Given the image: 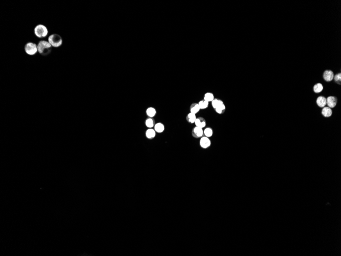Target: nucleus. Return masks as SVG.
<instances>
[{
	"instance_id": "1",
	"label": "nucleus",
	"mask_w": 341,
	"mask_h": 256,
	"mask_svg": "<svg viewBox=\"0 0 341 256\" xmlns=\"http://www.w3.org/2000/svg\"><path fill=\"white\" fill-rule=\"evenodd\" d=\"M38 51L43 56H47L52 51V46L49 42L45 41H41L37 45Z\"/></svg>"
},
{
	"instance_id": "2",
	"label": "nucleus",
	"mask_w": 341,
	"mask_h": 256,
	"mask_svg": "<svg viewBox=\"0 0 341 256\" xmlns=\"http://www.w3.org/2000/svg\"><path fill=\"white\" fill-rule=\"evenodd\" d=\"M49 43L51 45L55 48L60 47L62 43V40L61 37L57 34H54L50 35L49 38Z\"/></svg>"
},
{
	"instance_id": "3",
	"label": "nucleus",
	"mask_w": 341,
	"mask_h": 256,
	"mask_svg": "<svg viewBox=\"0 0 341 256\" xmlns=\"http://www.w3.org/2000/svg\"><path fill=\"white\" fill-rule=\"evenodd\" d=\"M34 33L38 38H44L47 36L48 30L44 25H38L34 29Z\"/></svg>"
},
{
	"instance_id": "4",
	"label": "nucleus",
	"mask_w": 341,
	"mask_h": 256,
	"mask_svg": "<svg viewBox=\"0 0 341 256\" xmlns=\"http://www.w3.org/2000/svg\"><path fill=\"white\" fill-rule=\"evenodd\" d=\"M25 50L26 53L29 55H33L38 51L37 46L35 43H27L25 45Z\"/></svg>"
},
{
	"instance_id": "5",
	"label": "nucleus",
	"mask_w": 341,
	"mask_h": 256,
	"mask_svg": "<svg viewBox=\"0 0 341 256\" xmlns=\"http://www.w3.org/2000/svg\"><path fill=\"white\" fill-rule=\"evenodd\" d=\"M200 145L203 148L206 149L209 148L211 145V142L209 138L206 137H202L200 141Z\"/></svg>"
},
{
	"instance_id": "6",
	"label": "nucleus",
	"mask_w": 341,
	"mask_h": 256,
	"mask_svg": "<svg viewBox=\"0 0 341 256\" xmlns=\"http://www.w3.org/2000/svg\"><path fill=\"white\" fill-rule=\"evenodd\" d=\"M192 135L194 138H199L202 137L203 136V128H200L196 126L193 128L192 130Z\"/></svg>"
},
{
	"instance_id": "7",
	"label": "nucleus",
	"mask_w": 341,
	"mask_h": 256,
	"mask_svg": "<svg viewBox=\"0 0 341 256\" xmlns=\"http://www.w3.org/2000/svg\"><path fill=\"white\" fill-rule=\"evenodd\" d=\"M326 102L330 108H333L337 104V99L333 96L328 97L326 99Z\"/></svg>"
},
{
	"instance_id": "8",
	"label": "nucleus",
	"mask_w": 341,
	"mask_h": 256,
	"mask_svg": "<svg viewBox=\"0 0 341 256\" xmlns=\"http://www.w3.org/2000/svg\"><path fill=\"white\" fill-rule=\"evenodd\" d=\"M195 124L196 125V126L199 127L201 128H204L206 126V122L204 118L202 117L198 118L196 119Z\"/></svg>"
},
{
	"instance_id": "9",
	"label": "nucleus",
	"mask_w": 341,
	"mask_h": 256,
	"mask_svg": "<svg viewBox=\"0 0 341 256\" xmlns=\"http://www.w3.org/2000/svg\"><path fill=\"white\" fill-rule=\"evenodd\" d=\"M323 77L325 81H331L334 78V74L332 71L330 70H327L324 72L323 74Z\"/></svg>"
},
{
	"instance_id": "10",
	"label": "nucleus",
	"mask_w": 341,
	"mask_h": 256,
	"mask_svg": "<svg viewBox=\"0 0 341 256\" xmlns=\"http://www.w3.org/2000/svg\"><path fill=\"white\" fill-rule=\"evenodd\" d=\"M317 103L320 107H323L327 104L326 99L322 96H320L317 99Z\"/></svg>"
},
{
	"instance_id": "11",
	"label": "nucleus",
	"mask_w": 341,
	"mask_h": 256,
	"mask_svg": "<svg viewBox=\"0 0 341 256\" xmlns=\"http://www.w3.org/2000/svg\"><path fill=\"white\" fill-rule=\"evenodd\" d=\"M200 108L199 107L198 103H193L190 107V113H193L194 114L196 115L200 111Z\"/></svg>"
},
{
	"instance_id": "12",
	"label": "nucleus",
	"mask_w": 341,
	"mask_h": 256,
	"mask_svg": "<svg viewBox=\"0 0 341 256\" xmlns=\"http://www.w3.org/2000/svg\"><path fill=\"white\" fill-rule=\"evenodd\" d=\"M332 113L331 109L329 107H325L322 110V115L325 117H330Z\"/></svg>"
},
{
	"instance_id": "13",
	"label": "nucleus",
	"mask_w": 341,
	"mask_h": 256,
	"mask_svg": "<svg viewBox=\"0 0 341 256\" xmlns=\"http://www.w3.org/2000/svg\"><path fill=\"white\" fill-rule=\"evenodd\" d=\"M154 130L157 132L161 133L165 130L164 125L161 123H156L154 126Z\"/></svg>"
},
{
	"instance_id": "14",
	"label": "nucleus",
	"mask_w": 341,
	"mask_h": 256,
	"mask_svg": "<svg viewBox=\"0 0 341 256\" xmlns=\"http://www.w3.org/2000/svg\"><path fill=\"white\" fill-rule=\"evenodd\" d=\"M156 135V131L154 129L150 128L148 129L146 132V136L147 138L152 139L154 138Z\"/></svg>"
},
{
	"instance_id": "15",
	"label": "nucleus",
	"mask_w": 341,
	"mask_h": 256,
	"mask_svg": "<svg viewBox=\"0 0 341 256\" xmlns=\"http://www.w3.org/2000/svg\"><path fill=\"white\" fill-rule=\"evenodd\" d=\"M197 119L196 114H194L192 113H189L187 116V120L189 123H195V122Z\"/></svg>"
},
{
	"instance_id": "16",
	"label": "nucleus",
	"mask_w": 341,
	"mask_h": 256,
	"mask_svg": "<svg viewBox=\"0 0 341 256\" xmlns=\"http://www.w3.org/2000/svg\"><path fill=\"white\" fill-rule=\"evenodd\" d=\"M211 104H212V106L213 107V108L214 109H215L217 107H218L220 105H222L223 104H224V103L221 100L216 98V99H214L212 100V101L211 102Z\"/></svg>"
},
{
	"instance_id": "17",
	"label": "nucleus",
	"mask_w": 341,
	"mask_h": 256,
	"mask_svg": "<svg viewBox=\"0 0 341 256\" xmlns=\"http://www.w3.org/2000/svg\"><path fill=\"white\" fill-rule=\"evenodd\" d=\"M156 111L153 107H149L146 110V114L149 117H153L156 115Z\"/></svg>"
},
{
	"instance_id": "18",
	"label": "nucleus",
	"mask_w": 341,
	"mask_h": 256,
	"mask_svg": "<svg viewBox=\"0 0 341 256\" xmlns=\"http://www.w3.org/2000/svg\"><path fill=\"white\" fill-rule=\"evenodd\" d=\"M198 104H199V107L200 108V109H204L207 108L209 107V102L203 99L202 100H201L198 103Z\"/></svg>"
},
{
	"instance_id": "19",
	"label": "nucleus",
	"mask_w": 341,
	"mask_h": 256,
	"mask_svg": "<svg viewBox=\"0 0 341 256\" xmlns=\"http://www.w3.org/2000/svg\"><path fill=\"white\" fill-rule=\"evenodd\" d=\"M203 135L205 136V137H206L207 138L211 137L213 135L212 129L210 127H207L205 128L203 130Z\"/></svg>"
},
{
	"instance_id": "20",
	"label": "nucleus",
	"mask_w": 341,
	"mask_h": 256,
	"mask_svg": "<svg viewBox=\"0 0 341 256\" xmlns=\"http://www.w3.org/2000/svg\"><path fill=\"white\" fill-rule=\"evenodd\" d=\"M214 99H215V98H214V95H213V94L212 93H209V92L206 93L205 94L204 97V100H205V101H207V102H212V100H213Z\"/></svg>"
},
{
	"instance_id": "21",
	"label": "nucleus",
	"mask_w": 341,
	"mask_h": 256,
	"mask_svg": "<svg viewBox=\"0 0 341 256\" xmlns=\"http://www.w3.org/2000/svg\"><path fill=\"white\" fill-rule=\"evenodd\" d=\"M146 126L148 128H152L154 126V122L153 120L151 118H149L146 120L145 122Z\"/></svg>"
},
{
	"instance_id": "22",
	"label": "nucleus",
	"mask_w": 341,
	"mask_h": 256,
	"mask_svg": "<svg viewBox=\"0 0 341 256\" xmlns=\"http://www.w3.org/2000/svg\"><path fill=\"white\" fill-rule=\"evenodd\" d=\"M225 109H226V107H225V104H223L222 105L217 107L215 109L216 112H217V113H218L219 114H223L224 113V112L225 110Z\"/></svg>"
},
{
	"instance_id": "23",
	"label": "nucleus",
	"mask_w": 341,
	"mask_h": 256,
	"mask_svg": "<svg viewBox=\"0 0 341 256\" xmlns=\"http://www.w3.org/2000/svg\"><path fill=\"white\" fill-rule=\"evenodd\" d=\"M323 89V85L321 84H317L314 86V91L316 93H320L321 92H322Z\"/></svg>"
},
{
	"instance_id": "24",
	"label": "nucleus",
	"mask_w": 341,
	"mask_h": 256,
	"mask_svg": "<svg viewBox=\"0 0 341 256\" xmlns=\"http://www.w3.org/2000/svg\"><path fill=\"white\" fill-rule=\"evenodd\" d=\"M334 80L336 82L338 83L339 84H341V73H339L338 74L334 76Z\"/></svg>"
}]
</instances>
